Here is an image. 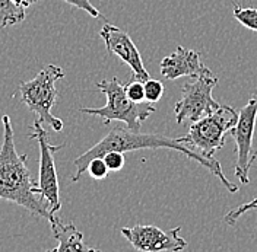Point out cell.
I'll return each instance as SVG.
<instances>
[{"label": "cell", "instance_id": "6da1fadb", "mask_svg": "<svg viewBox=\"0 0 257 252\" xmlns=\"http://www.w3.org/2000/svg\"><path fill=\"white\" fill-rule=\"evenodd\" d=\"M141 149H170L177 150L186 156H189L193 160L199 162L202 166H205L208 171L213 173L229 192H237L238 185L232 184L222 172V166L219 160L215 158H205L203 155L194 152L192 147L186 143L180 140V137L173 139L167 136L160 134H144L141 131H132L127 127L115 126L107 136H104L99 142L89 147L85 153L73 160V165L76 168V173L72 176V182H78L82 175L86 172L88 165L92 159L104 158L108 152H121L127 153L133 150H141Z\"/></svg>", "mask_w": 257, "mask_h": 252}, {"label": "cell", "instance_id": "7a4b0ae2", "mask_svg": "<svg viewBox=\"0 0 257 252\" xmlns=\"http://www.w3.org/2000/svg\"><path fill=\"white\" fill-rule=\"evenodd\" d=\"M3 142L0 147V200H6L28 210L37 217L50 220L54 214L50 213L46 200L38 194L37 182L27 166V155L16 152L15 136L9 115L2 117Z\"/></svg>", "mask_w": 257, "mask_h": 252}, {"label": "cell", "instance_id": "3957f363", "mask_svg": "<svg viewBox=\"0 0 257 252\" xmlns=\"http://www.w3.org/2000/svg\"><path fill=\"white\" fill-rule=\"evenodd\" d=\"M99 92L105 95L107 104L99 108H80V112L95 115L102 120L107 126L111 121H121L132 131H141L142 123L148 120L154 112L155 107L151 102H135L128 98L124 85H121L117 78L104 79L96 83Z\"/></svg>", "mask_w": 257, "mask_h": 252}, {"label": "cell", "instance_id": "277c9868", "mask_svg": "<svg viewBox=\"0 0 257 252\" xmlns=\"http://www.w3.org/2000/svg\"><path fill=\"white\" fill-rule=\"evenodd\" d=\"M64 78V70L56 64L44 66L40 73L31 80L21 82L19 85V99L32 112L37 114V118L50 126L54 131H62L64 123L51 114V108L57 102L59 91L56 82Z\"/></svg>", "mask_w": 257, "mask_h": 252}, {"label": "cell", "instance_id": "5b68a950", "mask_svg": "<svg viewBox=\"0 0 257 252\" xmlns=\"http://www.w3.org/2000/svg\"><path fill=\"white\" fill-rule=\"evenodd\" d=\"M238 121V112L229 105H221L206 117L193 121L190 130L180 140L197 149L205 158H215V152L224 147L225 134Z\"/></svg>", "mask_w": 257, "mask_h": 252}, {"label": "cell", "instance_id": "8992f818", "mask_svg": "<svg viewBox=\"0 0 257 252\" xmlns=\"http://www.w3.org/2000/svg\"><path fill=\"white\" fill-rule=\"evenodd\" d=\"M219 79L213 72L205 73L194 82L186 83L181 89V98L174 107L177 124L186 121H197L221 107L212 96V91L218 86Z\"/></svg>", "mask_w": 257, "mask_h": 252}, {"label": "cell", "instance_id": "52a82bcc", "mask_svg": "<svg viewBox=\"0 0 257 252\" xmlns=\"http://www.w3.org/2000/svg\"><path fill=\"white\" fill-rule=\"evenodd\" d=\"M30 139L37 140L40 147V178L37 185L38 194L46 200L50 213L56 214L62 208V201H60L59 178L54 163V153L62 150L64 144H50L47 130L43 127V123L38 118L32 123Z\"/></svg>", "mask_w": 257, "mask_h": 252}, {"label": "cell", "instance_id": "ba28073f", "mask_svg": "<svg viewBox=\"0 0 257 252\" xmlns=\"http://www.w3.org/2000/svg\"><path fill=\"white\" fill-rule=\"evenodd\" d=\"M257 120V92L250 101L238 111V121L235 127L229 130V136L235 142V152H237V163L234 173L242 184L250 182V169L256 155L253 153V136L256 128Z\"/></svg>", "mask_w": 257, "mask_h": 252}, {"label": "cell", "instance_id": "9c48e42d", "mask_svg": "<svg viewBox=\"0 0 257 252\" xmlns=\"http://www.w3.org/2000/svg\"><path fill=\"white\" fill-rule=\"evenodd\" d=\"M180 226L164 232L162 229L151 224H136L133 227H123L121 235L130 245L141 252L183 251L187 246V240L180 236Z\"/></svg>", "mask_w": 257, "mask_h": 252}, {"label": "cell", "instance_id": "30bf717a", "mask_svg": "<svg viewBox=\"0 0 257 252\" xmlns=\"http://www.w3.org/2000/svg\"><path fill=\"white\" fill-rule=\"evenodd\" d=\"M99 37L104 40L107 51L110 54L117 56L123 63H126L132 69L135 79H139L142 82L151 79L148 70L145 69L141 53L135 46L133 40L128 37L127 32L114 27L111 24H105L99 31Z\"/></svg>", "mask_w": 257, "mask_h": 252}, {"label": "cell", "instance_id": "8fae6325", "mask_svg": "<svg viewBox=\"0 0 257 252\" xmlns=\"http://www.w3.org/2000/svg\"><path fill=\"white\" fill-rule=\"evenodd\" d=\"M212 72L206 64L202 62L199 51L178 46L176 51L161 60V75L168 80L178 78H199L205 73Z\"/></svg>", "mask_w": 257, "mask_h": 252}, {"label": "cell", "instance_id": "7c38bea8", "mask_svg": "<svg viewBox=\"0 0 257 252\" xmlns=\"http://www.w3.org/2000/svg\"><path fill=\"white\" fill-rule=\"evenodd\" d=\"M50 226L53 236L59 242V245L51 249L53 252H66V251H83V252H95L98 249L91 248L85 243L83 235L76 229L73 223H63L59 220L56 216L50 219Z\"/></svg>", "mask_w": 257, "mask_h": 252}, {"label": "cell", "instance_id": "4fadbf2b", "mask_svg": "<svg viewBox=\"0 0 257 252\" xmlns=\"http://www.w3.org/2000/svg\"><path fill=\"white\" fill-rule=\"evenodd\" d=\"M25 8L14 0H0V28L18 25L25 19Z\"/></svg>", "mask_w": 257, "mask_h": 252}, {"label": "cell", "instance_id": "5bb4252c", "mask_svg": "<svg viewBox=\"0 0 257 252\" xmlns=\"http://www.w3.org/2000/svg\"><path fill=\"white\" fill-rule=\"evenodd\" d=\"M234 18L242 27L257 32V9L256 8H241L238 3H234L232 9Z\"/></svg>", "mask_w": 257, "mask_h": 252}, {"label": "cell", "instance_id": "9a60e30c", "mask_svg": "<svg viewBox=\"0 0 257 252\" xmlns=\"http://www.w3.org/2000/svg\"><path fill=\"white\" fill-rule=\"evenodd\" d=\"M164 95V85L157 79H148L145 82V99L148 102H157Z\"/></svg>", "mask_w": 257, "mask_h": 252}, {"label": "cell", "instance_id": "2e32d148", "mask_svg": "<svg viewBox=\"0 0 257 252\" xmlns=\"http://www.w3.org/2000/svg\"><path fill=\"white\" fill-rule=\"evenodd\" d=\"M86 172H89V175H91L94 179H98V181H99V179H104V178L108 176L110 169H108V166H107L104 158H95L89 162Z\"/></svg>", "mask_w": 257, "mask_h": 252}, {"label": "cell", "instance_id": "e0dca14e", "mask_svg": "<svg viewBox=\"0 0 257 252\" xmlns=\"http://www.w3.org/2000/svg\"><path fill=\"white\" fill-rule=\"evenodd\" d=\"M126 92H127L128 98L135 102H144L145 99V82L139 79H133L128 82L127 85H124Z\"/></svg>", "mask_w": 257, "mask_h": 252}, {"label": "cell", "instance_id": "ac0fdd59", "mask_svg": "<svg viewBox=\"0 0 257 252\" xmlns=\"http://www.w3.org/2000/svg\"><path fill=\"white\" fill-rule=\"evenodd\" d=\"M254 204H257V197L256 198H253L251 201L238 205L237 208H234V210H231L229 213H226L224 217L225 223H226V224H235V221L238 220L244 213H247Z\"/></svg>", "mask_w": 257, "mask_h": 252}, {"label": "cell", "instance_id": "d6986e66", "mask_svg": "<svg viewBox=\"0 0 257 252\" xmlns=\"http://www.w3.org/2000/svg\"><path fill=\"white\" fill-rule=\"evenodd\" d=\"M63 2L72 5L73 8H78V9L85 11L88 15H91L92 18H95V19H105V16L102 15L95 6L91 3V0H63Z\"/></svg>", "mask_w": 257, "mask_h": 252}, {"label": "cell", "instance_id": "ffe728a7", "mask_svg": "<svg viewBox=\"0 0 257 252\" xmlns=\"http://www.w3.org/2000/svg\"><path fill=\"white\" fill-rule=\"evenodd\" d=\"M104 160H105L108 169L112 171V172L120 171V169L124 166V162H126L124 153H121V152H108V153L104 156Z\"/></svg>", "mask_w": 257, "mask_h": 252}, {"label": "cell", "instance_id": "44dd1931", "mask_svg": "<svg viewBox=\"0 0 257 252\" xmlns=\"http://www.w3.org/2000/svg\"><path fill=\"white\" fill-rule=\"evenodd\" d=\"M15 3H18L19 6H22V8H30L32 5H35V3H38V2H41V0H14Z\"/></svg>", "mask_w": 257, "mask_h": 252}, {"label": "cell", "instance_id": "7402d4cb", "mask_svg": "<svg viewBox=\"0 0 257 252\" xmlns=\"http://www.w3.org/2000/svg\"><path fill=\"white\" fill-rule=\"evenodd\" d=\"M254 208H256V210H257V204L253 205V207H251V208H250V210H254Z\"/></svg>", "mask_w": 257, "mask_h": 252}]
</instances>
